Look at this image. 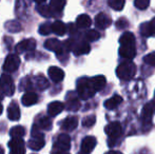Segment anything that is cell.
Returning <instances> with one entry per match:
<instances>
[{"label":"cell","mask_w":155,"mask_h":154,"mask_svg":"<svg viewBox=\"0 0 155 154\" xmlns=\"http://www.w3.org/2000/svg\"><path fill=\"white\" fill-rule=\"evenodd\" d=\"M148 27H149L150 36H155V18L152 19L150 22H148Z\"/></svg>","instance_id":"42"},{"label":"cell","mask_w":155,"mask_h":154,"mask_svg":"<svg viewBox=\"0 0 155 154\" xmlns=\"http://www.w3.org/2000/svg\"><path fill=\"white\" fill-rule=\"evenodd\" d=\"M140 33L143 34L145 37H149L150 33H149V27H148V22H145L140 25Z\"/></svg>","instance_id":"41"},{"label":"cell","mask_w":155,"mask_h":154,"mask_svg":"<svg viewBox=\"0 0 155 154\" xmlns=\"http://www.w3.org/2000/svg\"><path fill=\"white\" fill-rule=\"evenodd\" d=\"M120 45H135V36L131 32H126L119 38Z\"/></svg>","instance_id":"28"},{"label":"cell","mask_w":155,"mask_h":154,"mask_svg":"<svg viewBox=\"0 0 155 154\" xmlns=\"http://www.w3.org/2000/svg\"><path fill=\"white\" fill-rule=\"evenodd\" d=\"M96 138L94 136H87L81 142V151L87 154H90L96 147Z\"/></svg>","instance_id":"13"},{"label":"cell","mask_w":155,"mask_h":154,"mask_svg":"<svg viewBox=\"0 0 155 154\" xmlns=\"http://www.w3.org/2000/svg\"><path fill=\"white\" fill-rule=\"evenodd\" d=\"M117 77L121 80H131L136 74V66L133 61L128 60V61L121 62L116 69Z\"/></svg>","instance_id":"1"},{"label":"cell","mask_w":155,"mask_h":154,"mask_svg":"<svg viewBox=\"0 0 155 154\" xmlns=\"http://www.w3.org/2000/svg\"><path fill=\"white\" fill-rule=\"evenodd\" d=\"M115 25H116V28L118 30H124L129 27V21L127 20L126 18L121 17V18H119L118 20L115 22Z\"/></svg>","instance_id":"38"},{"label":"cell","mask_w":155,"mask_h":154,"mask_svg":"<svg viewBox=\"0 0 155 154\" xmlns=\"http://www.w3.org/2000/svg\"><path fill=\"white\" fill-rule=\"evenodd\" d=\"M45 48L49 51H52L59 57V59H61L64 55H67L68 51L63 47V43L60 42L58 39L55 38H50L48 40H45Z\"/></svg>","instance_id":"3"},{"label":"cell","mask_w":155,"mask_h":154,"mask_svg":"<svg viewBox=\"0 0 155 154\" xmlns=\"http://www.w3.org/2000/svg\"><path fill=\"white\" fill-rule=\"evenodd\" d=\"M71 148V137L68 134H60L54 143V150L69 151Z\"/></svg>","instance_id":"6"},{"label":"cell","mask_w":155,"mask_h":154,"mask_svg":"<svg viewBox=\"0 0 155 154\" xmlns=\"http://www.w3.org/2000/svg\"><path fill=\"white\" fill-rule=\"evenodd\" d=\"M8 117L10 120H18L20 118V109L15 103H11L8 108Z\"/></svg>","instance_id":"25"},{"label":"cell","mask_w":155,"mask_h":154,"mask_svg":"<svg viewBox=\"0 0 155 154\" xmlns=\"http://www.w3.org/2000/svg\"><path fill=\"white\" fill-rule=\"evenodd\" d=\"M32 86L33 84L31 82V80H30V78H23L21 80V88L27 91V92H30V90L32 89Z\"/></svg>","instance_id":"39"},{"label":"cell","mask_w":155,"mask_h":154,"mask_svg":"<svg viewBox=\"0 0 155 154\" xmlns=\"http://www.w3.org/2000/svg\"><path fill=\"white\" fill-rule=\"evenodd\" d=\"M34 84L37 87L38 90H45L49 87V81L45 77H43L42 75H38L34 78Z\"/></svg>","instance_id":"30"},{"label":"cell","mask_w":155,"mask_h":154,"mask_svg":"<svg viewBox=\"0 0 155 154\" xmlns=\"http://www.w3.org/2000/svg\"><path fill=\"white\" fill-rule=\"evenodd\" d=\"M4 29L8 32V33H18L22 30V25L18 20H10L6 21L4 25Z\"/></svg>","instance_id":"26"},{"label":"cell","mask_w":155,"mask_h":154,"mask_svg":"<svg viewBox=\"0 0 155 154\" xmlns=\"http://www.w3.org/2000/svg\"><path fill=\"white\" fill-rule=\"evenodd\" d=\"M89 79H90V84H91V86H92V88L94 89L95 92L102 90V89L106 87L107 80H106V77L102 76V75H98V76L89 78Z\"/></svg>","instance_id":"17"},{"label":"cell","mask_w":155,"mask_h":154,"mask_svg":"<svg viewBox=\"0 0 155 154\" xmlns=\"http://www.w3.org/2000/svg\"><path fill=\"white\" fill-rule=\"evenodd\" d=\"M35 126H36L39 130H45V131H49V130H51V128H52V120H51L50 117L42 116L38 119V121H37V123Z\"/></svg>","instance_id":"29"},{"label":"cell","mask_w":155,"mask_h":154,"mask_svg":"<svg viewBox=\"0 0 155 154\" xmlns=\"http://www.w3.org/2000/svg\"><path fill=\"white\" fill-rule=\"evenodd\" d=\"M112 25V18L104 13H99L95 17V25L99 30H106Z\"/></svg>","instance_id":"10"},{"label":"cell","mask_w":155,"mask_h":154,"mask_svg":"<svg viewBox=\"0 0 155 154\" xmlns=\"http://www.w3.org/2000/svg\"><path fill=\"white\" fill-rule=\"evenodd\" d=\"M95 123H96L95 115H90L84 118V120H82V126H84V128H91L95 125Z\"/></svg>","instance_id":"36"},{"label":"cell","mask_w":155,"mask_h":154,"mask_svg":"<svg viewBox=\"0 0 155 154\" xmlns=\"http://www.w3.org/2000/svg\"><path fill=\"white\" fill-rule=\"evenodd\" d=\"M20 66V58L17 54H10L6 56L3 64V70L6 73H13L18 70Z\"/></svg>","instance_id":"5"},{"label":"cell","mask_w":155,"mask_h":154,"mask_svg":"<svg viewBox=\"0 0 155 154\" xmlns=\"http://www.w3.org/2000/svg\"><path fill=\"white\" fill-rule=\"evenodd\" d=\"M100 38V33H98L96 30H89L84 34V39L87 41H96Z\"/></svg>","instance_id":"34"},{"label":"cell","mask_w":155,"mask_h":154,"mask_svg":"<svg viewBox=\"0 0 155 154\" xmlns=\"http://www.w3.org/2000/svg\"><path fill=\"white\" fill-rule=\"evenodd\" d=\"M0 154H4V150L2 147H0Z\"/></svg>","instance_id":"49"},{"label":"cell","mask_w":155,"mask_h":154,"mask_svg":"<svg viewBox=\"0 0 155 154\" xmlns=\"http://www.w3.org/2000/svg\"><path fill=\"white\" fill-rule=\"evenodd\" d=\"M64 109V105L60 101H53L48 106V114L50 116H56L59 113H61Z\"/></svg>","instance_id":"21"},{"label":"cell","mask_w":155,"mask_h":154,"mask_svg":"<svg viewBox=\"0 0 155 154\" xmlns=\"http://www.w3.org/2000/svg\"><path fill=\"white\" fill-rule=\"evenodd\" d=\"M106 154H123V153L117 150H111V151H109V152H107Z\"/></svg>","instance_id":"46"},{"label":"cell","mask_w":155,"mask_h":154,"mask_svg":"<svg viewBox=\"0 0 155 154\" xmlns=\"http://www.w3.org/2000/svg\"><path fill=\"white\" fill-rule=\"evenodd\" d=\"M0 90L6 96H12L15 92V84L8 74H3L0 77Z\"/></svg>","instance_id":"4"},{"label":"cell","mask_w":155,"mask_h":154,"mask_svg":"<svg viewBox=\"0 0 155 154\" xmlns=\"http://www.w3.org/2000/svg\"><path fill=\"white\" fill-rule=\"evenodd\" d=\"M65 3H67V0H51V1H50V6H51L53 10H55L56 12L61 13Z\"/></svg>","instance_id":"32"},{"label":"cell","mask_w":155,"mask_h":154,"mask_svg":"<svg viewBox=\"0 0 155 154\" xmlns=\"http://www.w3.org/2000/svg\"><path fill=\"white\" fill-rule=\"evenodd\" d=\"M11 154H25V143L22 138H12L8 143Z\"/></svg>","instance_id":"11"},{"label":"cell","mask_w":155,"mask_h":154,"mask_svg":"<svg viewBox=\"0 0 155 154\" xmlns=\"http://www.w3.org/2000/svg\"><path fill=\"white\" fill-rule=\"evenodd\" d=\"M35 2H36L37 4H45V2L47 1V0H34Z\"/></svg>","instance_id":"47"},{"label":"cell","mask_w":155,"mask_h":154,"mask_svg":"<svg viewBox=\"0 0 155 154\" xmlns=\"http://www.w3.org/2000/svg\"><path fill=\"white\" fill-rule=\"evenodd\" d=\"M52 32L58 36H63L67 33V27L62 21L56 20L52 23Z\"/></svg>","instance_id":"27"},{"label":"cell","mask_w":155,"mask_h":154,"mask_svg":"<svg viewBox=\"0 0 155 154\" xmlns=\"http://www.w3.org/2000/svg\"><path fill=\"white\" fill-rule=\"evenodd\" d=\"M48 74L49 77L53 80L54 82H60L64 78V72L58 67H51V68L48 70Z\"/></svg>","instance_id":"16"},{"label":"cell","mask_w":155,"mask_h":154,"mask_svg":"<svg viewBox=\"0 0 155 154\" xmlns=\"http://www.w3.org/2000/svg\"><path fill=\"white\" fill-rule=\"evenodd\" d=\"M67 109L69 111H77L80 108V101L76 95L69 94L67 97V105H65Z\"/></svg>","instance_id":"19"},{"label":"cell","mask_w":155,"mask_h":154,"mask_svg":"<svg viewBox=\"0 0 155 154\" xmlns=\"http://www.w3.org/2000/svg\"><path fill=\"white\" fill-rule=\"evenodd\" d=\"M37 12L43 17H56L57 15H59L60 13L56 12L55 10L51 8L50 5H47V4H38L37 6Z\"/></svg>","instance_id":"18"},{"label":"cell","mask_w":155,"mask_h":154,"mask_svg":"<svg viewBox=\"0 0 155 154\" xmlns=\"http://www.w3.org/2000/svg\"><path fill=\"white\" fill-rule=\"evenodd\" d=\"M72 51H73L74 55L76 56H80V55H86V54L90 53L91 51V47L88 42H74V45L72 48Z\"/></svg>","instance_id":"12"},{"label":"cell","mask_w":155,"mask_h":154,"mask_svg":"<svg viewBox=\"0 0 155 154\" xmlns=\"http://www.w3.org/2000/svg\"><path fill=\"white\" fill-rule=\"evenodd\" d=\"M51 154H70L67 151H59V150H54Z\"/></svg>","instance_id":"44"},{"label":"cell","mask_w":155,"mask_h":154,"mask_svg":"<svg viewBox=\"0 0 155 154\" xmlns=\"http://www.w3.org/2000/svg\"><path fill=\"white\" fill-rule=\"evenodd\" d=\"M143 61L149 66H155V53H150L145 56Z\"/></svg>","instance_id":"40"},{"label":"cell","mask_w":155,"mask_h":154,"mask_svg":"<svg viewBox=\"0 0 155 154\" xmlns=\"http://www.w3.org/2000/svg\"><path fill=\"white\" fill-rule=\"evenodd\" d=\"M106 133L108 134L109 139H118V137L121 134V125L118 121H113L110 123L104 129Z\"/></svg>","instance_id":"8"},{"label":"cell","mask_w":155,"mask_h":154,"mask_svg":"<svg viewBox=\"0 0 155 154\" xmlns=\"http://www.w3.org/2000/svg\"><path fill=\"white\" fill-rule=\"evenodd\" d=\"M3 96H4V94L2 93V91L0 90V100H2V98H3Z\"/></svg>","instance_id":"48"},{"label":"cell","mask_w":155,"mask_h":154,"mask_svg":"<svg viewBox=\"0 0 155 154\" xmlns=\"http://www.w3.org/2000/svg\"><path fill=\"white\" fill-rule=\"evenodd\" d=\"M121 103H123V98H121L119 95H114V96H112L111 98L107 99L104 105L108 110H114V109H116Z\"/></svg>","instance_id":"24"},{"label":"cell","mask_w":155,"mask_h":154,"mask_svg":"<svg viewBox=\"0 0 155 154\" xmlns=\"http://www.w3.org/2000/svg\"><path fill=\"white\" fill-rule=\"evenodd\" d=\"M37 101H38V96L34 92H27L22 96V98H21V103L25 107H30V106L35 105V103H37Z\"/></svg>","instance_id":"23"},{"label":"cell","mask_w":155,"mask_h":154,"mask_svg":"<svg viewBox=\"0 0 155 154\" xmlns=\"http://www.w3.org/2000/svg\"><path fill=\"white\" fill-rule=\"evenodd\" d=\"M92 25V19L87 14H81L76 19V27L79 29H88Z\"/></svg>","instance_id":"22"},{"label":"cell","mask_w":155,"mask_h":154,"mask_svg":"<svg viewBox=\"0 0 155 154\" xmlns=\"http://www.w3.org/2000/svg\"><path fill=\"white\" fill-rule=\"evenodd\" d=\"M2 111H3V107H2V105L0 103V114L2 113Z\"/></svg>","instance_id":"50"},{"label":"cell","mask_w":155,"mask_h":154,"mask_svg":"<svg viewBox=\"0 0 155 154\" xmlns=\"http://www.w3.org/2000/svg\"><path fill=\"white\" fill-rule=\"evenodd\" d=\"M45 135L41 136H33L31 139L28 143V146H29L30 149L34 151H39L45 147Z\"/></svg>","instance_id":"15"},{"label":"cell","mask_w":155,"mask_h":154,"mask_svg":"<svg viewBox=\"0 0 155 154\" xmlns=\"http://www.w3.org/2000/svg\"><path fill=\"white\" fill-rule=\"evenodd\" d=\"M69 33L72 34V35H74V34L77 33V27H76V25L70 23L69 25Z\"/></svg>","instance_id":"43"},{"label":"cell","mask_w":155,"mask_h":154,"mask_svg":"<svg viewBox=\"0 0 155 154\" xmlns=\"http://www.w3.org/2000/svg\"><path fill=\"white\" fill-rule=\"evenodd\" d=\"M77 95L79 98L87 100V99L91 98L95 95V91L92 88L90 84V79L87 77L79 78L77 80Z\"/></svg>","instance_id":"2"},{"label":"cell","mask_w":155,"mask_h":154,"mask_svg":"<svg viewBox=\"0 0 155 154\" xmlns=\"http://www.w3.org/2000/svg\"><path fill=\"white\" fill-rule=\"evenodd\" d=\"M153 111H152L150 103H146L143 106V113H141V123H143V128L145 131L149 130L152 125V116H153Z\"/></svg>","instance_id":"7"},{"label":"cell","mask_w":155,"mask_h":154,"mask_svg":"<svg viewBox=\"0 0 155 154\" xmlns=\"http://www.w3.org/2000/svg\"><path fill=\"white\" fill-rule=\"evenodd\" d=\"M108 4L114 11H121L126 4V0H108Z\"/></svg>","instance_id":"33"},{"label":"cell","mask_w":155,"mask_h":154,"mask_svg":"<svg viewBox=\"0 0 155 154\" xmlns=\"http://www.w3.org/2000/svg\"><path fill=\"white\" fill-rule=\"evenodd\" d=\"M39 34L40 35H49V34L52 33V23H42V25L39 27Z\"/></svg>","instance_id":"35"},{"label":"cell","mask_w":155,"mask_h":154,"mask_svg":"<svg viewBox=\"0 0 155 154\" xmlns=\"http://www.w3.org/2000/svg\"><path fill=\"white\" fill-rule=\"evenodd\" d=\"M25 134V130L22 126H16L13 127L10 131V135L12 138H22Z\"/></svg>","instance_id":"31"},{"label":"cell","mask_w":155,"mask_h":154,"mask_svg":"<svg viewBox=\"0 0 155 154\" xmlns=\"http://www.w3.org/2000/svg\"><path fill=\"white\" fill-rule=\"evenodd\" d=\"M134 5L138 10H146L150 5V0H134Z\"/></svg>","instance_id":"37"},{"label":"cell","mask_w":155,"mask_h":154,"mask_svg":"<svg viewBox=\"0 0 155 154\" xmlns=\"http://www.w3.org/2000/svg\"><path fill=\"white\" fill-rule=\"evenodd\" d=\"M36 48V40L33 38H30V39H25L22 40L21 42H19L18 44H16V52L18 54H21V53H25V52H32L35 50Z\"/></svg>","instance_id":"9"},{"label":"cell","mask_w":155,"mask_h":154,"mask_svg":"<svg viewBox=\"0 0 155 154\" xmlns=\"http://www.w3.org/2000/svg\"><path fill=\"white\" fill-rule=\"evenodd\" d=\"M149 103H150V107H151L152 111H153V113H155V99H153V100Z\"/></svg>","instance_id":"45"},{"label":"cell","mask_w":155,"mask_h":154,"mask_svg":"<svg viewBox=\"0 0 155 154\" xmlns=\"http://www.w3.org/2000/svg\"><path fill=\"white\" fill-rule=\"evenodd\" d=\"M78 126V118L76 116H69L61 123V128L64 131H73Z\"/></svg>","instance_id":"20"},{"label":"cell","mask_w":155,"mask_h":154,"mask_svg":"<svg viewBox=\"0 0 155 154\" xmlns=\"http://www.w3.org/2000/svg\"><path fill=\"white\" fill-rule=\"evenodd\" d=\"M119 55L128 60H132L136 56V48L135 45H120Z\"/></svg>","instance_id":"14"},{"label":"cell","mask_w":155,"mask_h":154,"mask_svg":"<svg viewBox=\"0 0 155 154\" xmlns=\"http://www.w3.org/2000/svg\"><path fill=\"white\" fill-rule=\"evenodd\" d=\"M78 154H87V153H84V152H82V151H80V152L78 153Z\"/></svg>","instance_id":"51"}]
</instances>
